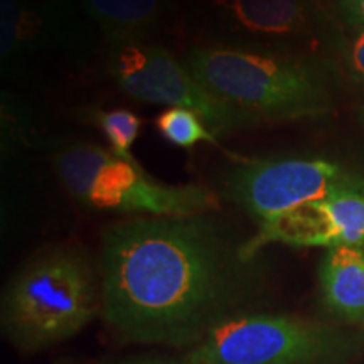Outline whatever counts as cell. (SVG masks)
Listing matches in <instances>:
<instances>
[{"mask_svg":"<svg viewBox=\"0 0 364 364\" xmlns=\"http://www.w3.org/2000/svg\"><path fill=\"white\" fill-rule=\"evenodd\" d=\"M51 21L53 17L24 0H0V56L4 65L14 63L48 41Z\"/></svg>","mask_w":364,"mask_h":364,"instance_id":"12","label":"cell"},{"mask_svg":"<svg viewBox=\"0 0 364 364\" xmlns=\"http://www.w3.org/2000/svg\"><path fill=\"white\" fill-rule=\"evenodd\" d=\"M359 181L326 159H248L228 172L225 193L262 225Z\"/></svg>","mask_w":364,"mask_h":364,"instance_id":"7","label":"cell"},{"mask_svg":"<svg viewBox=\"0 0 364 364\" xmlns=\"http://www.w3.org/2000/svg\"><path fill=\"white\" fill-rule=\"evenodd\" d=\"M107 136L110 150L117 157L125 161H135L132 147L142 129V120L127 108L115 110H95L90 115Z\"/></svg>","mask_w":364,"mask_h":364,"instance_id":"14","label":"cell"},{"mask_svg":"<svg viewBox=\"0 0 364 364\" xmlns=\"http://www.w3.org/2000/svg\"><path fill=\"white\" fill-rule=\"evenodd\" d=\"M326 329L279 314H236L191 348L188 364H317L336 353Z\"/></svg>","mask_w":364,"mask_h":364,"instance_id":"5","label":"cell"},{"mask_svg":"<svg viewBox=\"0 0 364 364\" xmlns=\"http://www.w3.org/2000/svg\"><path fill=\"white\" fill-rule=\"evenodd\" d=\"M322 299L344 321H364V248H331L318 268Z\"/></svg>","mask_w":364,"mask_h":364,"instance_id":"9","label":"cell"},{"mask_svg":"<svg viewBox=\"0 0 364 364\" xmlns=\"http://www.w3.org/2000/svg\"><path fill=\"white\" fill-rule=\"evenodd\" d=\"M113 48L140 44L161 21L164 0H81Z\"/></svg>","mask_w":364,"mask_h":364,"instance_id":"10","label":"cell"},{"mask_svg":"<svg viewBox=\"0 0 364 364\" xmlns=\"http://www.w3.org/2000/svg\"><path fill=\"white\" fill-rule=\"evenodd\" d=\"M228 16L247 33L290 36L306 26L302 0H216Z\"/></svg>","mask_w":364,"mask_h":364,"instance_id":"11","label":"cell"},{"mask_svg":"<svg viewBox=\"0 0 364 364\" xmlns=\"http://www.w3.org/2000/svg\"><path fill=\"white\" fill-rule=\"evenodd\" d=\"M341 11L349 24L364 31V0H341Z\"/></svg>","mask_w":364,"mask_h":364,"instance_id":"16","label":"cell"},{"mask_svg":"<svg viewBox=\"0 0 364 364\" xmlns=\"http://www.w3.org/2000/svg\"><path fill=\"white\" fill-rule=\"evenodd\" d=\"M359 117H361V120H363V124H364V110H361V113H359Z\"/></svg>","mask_w":364,"mask_h":364,"instance_id":"18","label":"cell"},{"mask_svg":"<svg viewBox=\"0 0 364 364\" xmlns=\"http://www.w3.org/2000/svg\"><path fill=\"white\" fill-rule=\"evenodd\" d=\"M186 66L215 97L250 120L312 115L324 107L321 75L295 59L208 46L194 49Z\"/></svg>","mask_w":364,"mask_h":364,"instance_id":"3","label":"cell"},{"mask_svg":"<svg viewBox=\"0 0 364 364\" xmlns=\"http://www.w3.org/2000/svg\"><path fill=\"white\" fill-rule=\"evenodd\" d=\"M156 129L167 142L176 147L191 150L199 142L218 145L216 135L209 130L206 122L188 108L172 107L156 118Z\"/></svg>","mask_w":364,"mask_h":364,"instance_id":"13","label":"cell"},{"mask_svg":"<svg viewBox=\"0 0 364 364\" xmlns=\"http://www.w3.org/2000/svg\"><path fill=\"white\" fill-rule=\"evenodd\" d=\"M113 49L112 75L130 98L193 110L215 135L230 134L253 122L215 97L186 63L161 46L140 43Z\"/></svg>","mask_w":364,"mask_h":364,"instance_id":"6","label":"cell"},{"mask_svg":"<svg viewBox=\"0 0 364 364\" xmlns=\"http://www.w3.org/2000/svg\"><path fill=\"white\" fill-rule=\"evenodd\" d=\"M268 243L364 248V179L262 223L257 236L243 245L245 257L253 258Z\"/></svg>","mask_w":364,"mask_h":364,"instance_id":"8","label":"cell"},{"mask_svg":"<svg viewBox=\"0 0 364 364\" xmlns=\"http://www.w3.org/2000/svg\"><path fill=\"white\" fill-rule=\"evenodd\" d=\"M102 309L90 258L75 247L49 248L14 277L2 299V327L21 351H39L75 338Z\"/></svg>","mask_w":364,"mask_h":364,"instance_id":"2","label":"cell"},{"mask_svg":"<svg viewBox=\"0 0 364 364\" xmlns=\"http://www.w3.org/2000/svg\"><path fill=\"white\" fill-rule=\"evenodd\" d=\"M253 285V260L209 213L134 218L103 233L100 312L125 343L196 346Z\"/></svg>","mask_w":364,"mask_h":364,"instance_id":"1","label":"cell"},{"mask_svg":"<svg viewBox=\"0 0 364 364\" xmlns=\"http://www.w3.org/2000/svg\"><path fill=\"white\" fill-rule=\"evenodd\" d=\"M124 364H188L184 359H167V358H142Z\"/></svg>","mask_w":364,"mask_h":364,"instance_id":"17","label":"cell"},{"mask_svg":"<svg viewBox=\"0 0 364 364\" xmlns=\"http://www.w3.org/2000/svg\"><path fill=\"white\" fill-rule=\"evenodd\" d=\"M346 66L359 83L364 86V31H358L344 49Z\"/></svg>","mask_w":364,"mask_h":364,"instance_id":"15","label":"cell"},{"mask_svg":"<svg viewBox=\"0 0 364 364\" xmlns=\"http://www.w3.org/2000/svg\"><path fill=\"white\" fill-rule=\"evenodd\" d=\"M56 172L76 201L97 211L150 218H186L215 213L220 198L199 184H164L136 161L117 157L110 149L75 144L54 157Z\"/></svg>","mask_w":364,"mask_h":364,"instance_id":"4","label":"cell"}]
</instances>
